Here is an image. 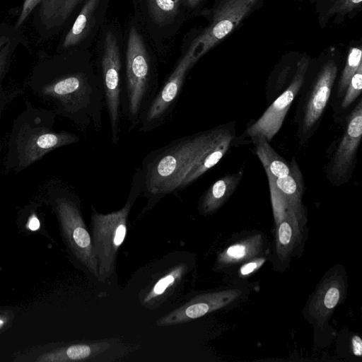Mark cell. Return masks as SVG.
Masks as SVG:
<instances>
[{
	"mask_svg": "<svg viewBox=\"0 0 362 362\" xmlns=\"http://www.w3.org/2000/svg\"><path fill=\"white\" fill-rule=\"evenodd\" d=\"M30 91L49 103L57 116L65 117L81 129L102 125L105 103L103 87L84 71H57L39 68L29 81Z\"/></svg>",
	"mask_w": 362,
	"mask_h": 362,
	"instance_id": "cell-1",
	"label": "cell"
},
{
	"mask_svg": "<svg viewBox=\"0 0 362 362\" xmlns=\"http://www.w3.org/2000/svg\"><path fill=\"white\" fill-rule=\"evenodd\" d=\"M57 115L52 109L38 107L26 100L9 132L4 168L6 173L18 174L61 147L77 143L71 132L55 131Z\"/></svg>",
	"mask_w": 362,
	"mask_h": 362,
	"instance_id": "cell-2",
	"label": "cell"
},
{
	"mask_svg": "<svg viewBox=\"0 0 362 362\" xmlns=\"http://www.w3.org/2000/svg\"><path fill=\"white\" fill-rule=\"evenodd\" d=\"M42 187V198L55 213L68 248L77 260L98 278L91 236L83 221L77 196L66 183L57 179L47 180Z\"/></svg>",
	"mask_w": 362,
	"mask_h": 362,
	"instance_id": "cell-3",
	"label": "cell"
},
{
	"mask_svg": "<svg viewBox=\"0 0 362 362\" xmlns=\"http://www.w3.org/2000/svg\"><path fill=\"white\" fill-rule=\"evenodd\" d=\"M213 129L173 141L161 148L146 165L144 187L149 194L164 195L178 184L209 140Z\"/></svg>",
	"mask_w": 362,
	"mask_h": 362,
	"instance_id": "cell-4",
	"label": "cell"
},
{
	"mask_svg": "<svg viewBox=\"0 0 362 362\" xmlns=\"http://www.w3.org/2000/svg\"><path fill=\"white\" fill-rule=\"evenodd\" d=\"M309 64L308 58L303 56L297 62L291 75V67L286 66L270 78L265 90L267 108L258 119L248 123L240 139L260 134L269 142L272 141L296 98Z\"/></svg>",
	"mask_w": 362,
	"mask_h": 362,
	"instance_id": "cell-5",
	"label": "cell"
},
{
	"mask_svg": "<svg viewBox=\"0 0 362 362\" xmlns=\"http://www.w3.org/2000/svg\"><path fill=\"white\" fill-rule=\"evenodd\" d=\"M129 198L119 210L109 214H91V239L98 267V279L104 283L112 276L117 251L127 234V218L136 197L144 187L143 173H136Z\"/></svg>",
	"mask_w": 362,
	"mask_h": 362,
	"instance_id": "cell-6",
	"label": "cell"
},
{
	"mask_svg": "<svg viewBox=\"0 0 362 362\" xmlns=\"http://www.w3.org/2000/svg\"><path fill=\"white\" fill-rule=\"evenodd\" d=\"M337 73V64L332 59L323 63L313 77L308 78L305 73L296 95L294 115L300 144H306L318 129L331 99Z\"/></svg>",
	"mask_w": 362,
	"mask_h": 362,
	"instance_id": "cell-7",
	"label": "cell"
},
{
	"mask_svg": "<svg viewBox=\"0 0 362 362\" xmlns=\"http://www.w3.org/2000/svg\"><path fill=\"white\" fill-rule=\"evenodd\" d=\"M343 132L325 167L327 180L334 186H341L351 178L362 139V98L354 105L339 124Z\"/></svg>",
	"mask_w": 362,
	"mask_h": 362,
	"instance_id": "cell-8",
	"label": "cell"
},
{
	"mask_svg": "<svg viewBox=\"0 0 362 362\" xmlns=\"http://www.w3.org/2000/svg\"><path fill=\"white\" fill-rule=\"evenodd\" d=\"M126 83L129 118L135 124L150 97V62L140 35L130 29L126 53Z\"/></svg>",
	"mask_w": 362,
	"mask_h": 362,
	"instance_id": "cell-9",
	"label": "cell"
},
{
	"mask_svg": "<svg viewBox=\"0 0 362 362\" xmlns=\"http://www.w3.org/2000/svg\"><path fill=\"white\" fill-rule=\"evenodd\" d=\"M257 0H222L215 9L210 25L192 42L195 62L230 34L247 16Z\"/></svg>",
	"mask_w": 362,
	"mask_h": 362,
	"instance_id": "cell-10",
	"label": "cell"
},
{
	"mask_svg": "<svg viewBox=\"0 0 362 362\" xmlns=\"http://www.w3.org/2000/svg\"><path fill=\"white\" fill-rule=\"evenodd\" d=\"M103 89L111 127L112 140L117 144L119 133L120 55L117 40L112 32L106 34L102 57Z\"/></svg>",
	"mask_w": 362,
	"mask_h": 362,
	"instance_id": "cell-11",
	"label": "cell"
},
{
	"mask_svg": "<svg viewBox=\"0 0 362 362\" xmlns=\"http://www.w3.org/2000/svg\"><path fill=\"white\" fill-rule=\"evenodd\" d=\"M235 122L213 128L212 134L202 153L195 158L180 181L177 190L185 187L216 165L228 151L237 144Z\"/></svg>",
	"mask_w": 362,
	"mask_h": 362,
	"instance_id": "cell-12",
	"label": "cell"
},
{
	"mask_svg": "<svg viewBox=\"0 0 362 362\" xmlns=\"http://www.w3.org/2000/svg\"><path fill=\"white\" fill-rule=\"evenodd\" d=\"M195 63L192 53L187 50L161 90L146 108L142 117L141 131H148L156 127L166 117L177 100L187 72Z\"/></svg>",
	"mask_w": 362,
	"mask_h": 362,
	"instance_id": "cell-13",
	"label": "cell"
},
{
	"mask_svg": "<svg viewBox=\"0 0 362 362\" xmlns=\"http://www.w3.org/2000/svg\"><path fill=\"white\" fill-rule=\"evenodd\" d=\"M240 291L229 289L198 295L181 307L171 311L157 321L159 326H168L201 317L206 314L221 308L235 298Z\"/></svg>",
	"mask_w": 362,
	"mask_h": 362,
	"instance_id": "cell-14",
	"label": "cell"
},
{
	"mask_svg": "<svg viewBox=\"0 0 362 362\" xmlns=\"http://www.w3.org/2000/svg\"><path fill=\"white\" fill-rule=\"evenodd\" d=\"M345 283L341 275L333 272L325 278L314 293L308 313L319 326L329 318L343 298Z\"/></svg>",
	"mask_w": 362,
	"mask_h": 362,
	"instance_id": "cell-15",
	"label": "cell"
},
{
	"mask_svg": "<svg viewBox=\"0 0 362 362\" xmlns=\"http://www.w3.org/2000/svg\"><path fill=\"white\" fill-rule=\"evenodd\" d=\"M305 211L289 209L276 220V250L282 260L294 254L303 238V229L306 223Z\"/></svg>",
	"mask_w": 362,
	"mask_h": 362,
	"instance_id": "cell-16",
	"label": "cell"
},
{
	"mask_svg": "<svg viewBox=\"0 0 362 362\" xmlns=\"http://www.w3.org/2000/svg\"><path fill=\"white\" fill-rule=\"evenodd\" d=\"M243 175L244 168L242 167L238 171L226 174L212 183L200 199V213L208 215L221 208L238 188Z\"/></svg>",
	"mask_w": 362,
	"mask_h": 362,
	"instance_id": "cell-17",
	"label": "cell"
},
{
	"mask_svg": "<svg viewBox=\"0 0 362 362\" xmlns=\"http://www.w3.org/2000/svg\"><path fill=\"white\" fill-rule=\"evenodd\" d=\"M290 173L281 177H267L283 199L293 209L305 210L302 205V197L305 191V185L300 168L294 156L289 161Z\"/></svg>",
	"mask_w": 362,
	"mask_h": 362,
	"instance_id": "cell-18",
	"label": "cell"
},
{
	"mask_svg": "<svg viewBox=\"0 0 362 362\" xmlns=\"http://www.w3.org/2000/svg\"><path fill=\"white\" fill-rule=\"evenodd\" d=\"M249 138L267 177L275 179L284 177L290 173L289 162L277 153L264 136L258 134Z\"/></svg>",
	"mask_w": 362,
	"mask_h": 362,
	"instance_id": "cell-19",
	"label": "cell"
},
{
	"mask_svg": "<svg viewBox=\"0 0 362 362\" xmlns=\"http://www.w3.org/2000/svg\"><path fill=\"white\" fill-rule=\"evenodd\" d=\"M109 346L110 344L107 342L72 344L42 353L35 361L40 362L83 361L95 356Z\"/></svg>",
	"mask_w": 362,
	"mask_h": 362,
	"instance_id": "cell-20",
	"label": "cell"
},
{
	"mask_svg": "<svg viewBox=\"0 0 362 362\" xmlns=\"http://www.w3.org/2000/svg\"><path fill=\"white\" fill-rule=\"evenodd\" d=\"M82 0H41L39 8L40 22L45 28L62 25Z\"/></svg>",
	"mask_w": 362,
	"mask_h": 362,
	"instance_id": "cell-21",
	"label": "cell"
},
{
	"mask_svg": "<svg viewBox=\"0 0 362 362\" xmlns=\"http://www.w3.org/2000/svg\"><path fill=\"white\" fill-rule=\"evenodd\" d=\"M262 245L260 235L250 237L223 250L218 255L217 263L220 267H226L251 259L260 252Z\"/></svg>",
	"mask_w": 362,
	"mask_h": 362,
	"instance_id": "cell-22",
	"label": "cell"
},
{
	"mask_svg": "<svg viewBox=\"0 0 362 362\" xmlns=\"http://www.w3.org/2000/svg\"><path fill=\"white\" fill-rule=\"evenodd\" d=\"M13 49L10 39L6 36L0 37V119L7 107L24 92L23 89L7 90L3 86L11 62Z\"/></svg>",
	"mask_w": 362,
	"mask_h": 362,
	"instance_id": "cell-23",
	"label": "cell"
},
{
	"mask_svg": "<svg viewBox=\"0 0 362 362\" xmlns=\"http://www.w3.org/2000/svg\"><path fill=\"white\" fill-rule=\"evenodd\" d=\"M99 0H87L74 25L67 33L63 47L68 48L81 42L88 34Z\"/></svg>",
	"mask_w": 362,
	"mask_h": 362,
	"instance_id": "cell-24",
	"label": "cell"
},
{
	"mask_svg": "<svg viewBox=\"0 0 362 362\" xmlns=\"http://www.w3.org/2000/svg\"><path fill=\"white\" fill-rule=\"evenodd\" d=\"M362 90V64L352 76L342 98L333 109L336 123L340 124L345 118Z\"/></svg>",
	"mask_w": 362,
	"mask_h": 362,
	"instance_id": "cell-25",
	"label": "cell"
},
{
	"mask_svg": "<svg viewBox=\"0 0 362 362\" xmlns=\"http://www.w3.org/2000/svg\"><path fill=\"white\" fill-rule=\"evenodd\" d=\"M362 50L361 48H350L344 68L338 81L336 90L331 100V105L334 109L342 98L352 76L362 64ZM329 100V101H330Z\"/></svg>",
	"mask_w": 362,
	"mask_h": 362,
	"instance_id": "cell-26",
	"label": "cell"
},
{
	"mask_svg": "<svg viewBox=\"0 0 362 362\" xmlns=\"http://www.w3.org/2000/svg\"><path fill=\"white\" fill-rule=\"evenodd\" d=\"M182 0H147L149 14L153 21L163 25L177 14Z\"/></svg>",
	"mask_w": 362,
	"mask_h": 362,
	"instance_id": "cell-27",
	"label": "cell"
},
{
	"mask_svg": "<svg viewBox=\"0 0 362 362\" xmlns=\"http://www.w3.org/2000/svg\"><path fill=\"white\" fill-rule=\"evenodd\" d=\"M185 269V264H179L160 277L146 294L144 299V303L163 296L169 288L175 285L182 278Z\"/></svg>",
	"mask_w": 362,
	"mask_h": 362,
	"instance_id": "cell-28",
	"label": "cell"
},
{
	"mask_svg": "<svg viewBox=\"0 0 362 362\" xmlns=\"http://www.w3.org/2000/svg\"><path fill=\"white\" fill-rule=\"evenodd\" d=\"M362 0H343L332 6L329 13L349 12L357 6H360Z\"/></svg>",
	"mask_w": 362,
	"mask_h": 362,
	"instance_id": "cell-29",
	"label": "cell"
},
{
	"mask_svg": "<svg viewBox=\"0 0 362 362\" xmlns=\"http://www.w3.org/2000/svg\"><path fill=\"white\" fill-rule=\"evenodd\" d=\"M41 0H25L21 15L17 21L16 27L20 26Z\"/></svg>",
	"mask_w": 362,
	"mask_h": 362,
	"instance_id": "cell-30",
	"label": "cell"
},
{
	"mask_svg": "<svg viewBox=\"0 0 362 362\" xmlns=\"http://www.w3.org/2000/svg\"><path fill=\"white\" fill-rule=\"evenodd\" d=\"M264 262L265 259L264 258L252 259L240 267V273L242 276H247L259 268Z\"/></svg>",
	"mask_w": 362,
	"mask_h": 362,
	"instance_id": "cell-31",
	"label": "cell"
},
{
	"mask_svg": "<svg viewBox=\"0 0 362 362\" xmlns=\"http://www.w3.org/2000/svg\"><path fill=\"white\" fill-rule=\"evenodd\" d=\"M351 348L354 354L361 357L362 355V340L358 335H354L351 338Z\"/></svg>",
	"mask_w": 362,
	"mask_h": 362,
	"instance_id": "cell-32",
	"label": "cell"
},
{
	"mask_svg": "<svg viewBox=\"0 0 362 362\" xmlns=\"http://www.w3.org/2000/svg\"><path fill=\"white\" fill-rule=\"evenodd\" d=\"M40 222L35 214H32L29 218L28 228L32 230H35L39 228Z\"/></svg>",
	"mask_w": 362,
	"mask_h": 362,
	"instance_id": "cell-33",
	"label": "cell"
},
{
	"mask_svg": "<svg viewBox=\"0 0 362 362\" xmlns=\"http://www.w3.org/2000/svg\"><path fill=\"white\" fill-rule=\"evenodd\" d=\"M188 6L191 8L196 7L202 0H186Z\"/></svg>",
	"mask_w": 362,
	"mask_h": 362,
	"instance_id": "cell-34",
	"label": "cell"
},
{
	"mask_svg": "<svg viewBox=\"0 0 362 362\" xmlns=\"http://www.w3.org/2000/svg\"><path fill=\"white\" fill-rule=\"evenodd\" d=\"M6 322V317L0 315V329L5 326Z\"/></svg>",
	"mask_w": 362,
	"mask_h": 362,
	"instance_id": "cell-35",
	"label": "cell"
},
{
	"mask_svg": "<svg viewBox=\"0 0 362 362\" xmlns=\"http://www.w3.org/2000/svg\"><path fill=\"white\" fill-rule=\"evenodd\" d=\"M2 151H3V144H2L1 141H0V162H1V157Z\"/></svg>",
	"mask_w": 362,
	"mask_h": 362,
	"instance_id": "cell-36",
	"label": "cell"
}]
</instances>
